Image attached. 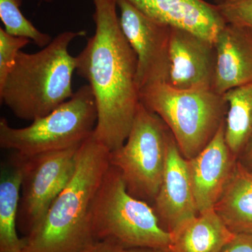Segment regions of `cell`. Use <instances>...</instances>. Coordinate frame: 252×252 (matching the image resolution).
I'll return each mask as SVG.
<instances>
[{
    "label": "cell",
    "mask_w": 252,
    "mask_h": 252,
    "mask_svg": "<svg viewBox=\"0 0 252 252\" xmlns=\"http://www.w3.org/2000/svg\"><path fill=\"white\" fill-rule=\"evenodd\" d=\"M95 32L76 56V72L95 99L94 138L110 152L125 143L140 103L137 57L123 32L116 0H93Z\"/></svg>",
    "instance_id": "obj_1"
},
{
    "label": "cell",
    "mask_w": 252,
    "mask_h": 252,
    "mask_svg": "<svg viewBox=\"0 0 252 252\" xmlns=\"http://www.w3.org/2000/svg\"><path fill=\"white\" fill-rule=\"evenodd\" d=\"M109 157L110 151L94 134L79 146L72 177L39 224L23 237V252H83L96 243L91 211Z\"/></svg>",
    "instance_id": "obj_2"
},
{
    "label": "cell",
    "mask_w": 252,
    "mask_h": 252,
    "mask_svg": "<svg viewBox=\"0 0 252 252\" xmlns=\"http://www.w3.org/2000/svg\"><path fill=\"white\" fill-rule=\"evenodd\" d=\"M85 35V31H64L37 52L20 51L0 84L1 103L18 119L32 122L70 99L77 64L69 47L76 38Z\"/></svg>",
    "instance_id": "obj_3"
},
{
    "label": "cell",
    "mask_w": 252,
    "mask_h": 252,
    "mask_svg": "<svg viewBox=\"0 0 252 252\" xmlns=\"http://www.w3.org/2000/svg\"><path fill=\"white\" fill-rule=\"evenodd\" d=\"M91 226L96 243L171 250V233L162 228L153 207L132 196L120 171L111 165L94 198Z\"/></svg>",
    "instance_id": "obj_4"
},
{
    "label": "cell",
    "mask_w": 252,
    "mask_h": 252,
    "mask_svg": "<svg viewBox=\"0 0 252 252\" xmlns=\"http://www.w3.org/2000/svg\"><path fill=\"white\" fill-rule=\"evenodd\" d=\"M140 99L168 127L187 160L210 143L225 122L228 110L223 94L212 88L181 90L158 83L141 89Z\"/></svg>",
    "instance_id": "obj_5"
},
{
    "label": "cell",
    "mask_w": 252,
    "mask_h": 252,
    "mask_svg": "<svg viewBox=\"0 0 252 252\" xmlns=\"http://www.w3.org/2000/svg\"><path fill=\"white\" fill-rule=\"evenodd\" d=\"M97 121L95 99L88 84L27 127H11L4 118H1L0 147L23 157L79 147L94 134Z\"/></svg>",
    "instance_id": "obj_6"
},
{
    "label": "cell",
    "mask_w": 252,
    "mask_h": 252,
    "mask_svg": "<svg viewBox=\"0 0 252 252\" xmlns=\"http://www.w3.org/2000/svg\"><path fill=\"white\" fill-rule=\"evenodd\" d=\"M170 131L155 113L140 103L125 143L110 152L129 193L154 201L161 184Z\"/></svg>",
    "instance_id": "obj_7"
},
{
    "label": "cell",
    "mask_w": 252,
    "mask_h": 252,
    "mask_svg": "<svg viewBox=\"0 0 252 252\" xmlns=\"http://www.w3.org/2000/svg\"><path fill=\"white\" fill-rule=\"evenodd\" d=\"M79 147L32 157L15 152L22 169L17 225L26 236L39 224L72 177Z\"/></svg>",
    "instance_id": "obj_8"
},
{
    "label": "cell",
    "mask_w": 252,
    "mask_h": 252,
    "mask_svg": "<svg viewBox=\"0 0 252 252\" xmlns=\"http://www.w3.org/2000/svg\"><path fill=\"white\" fill-rule=\"evenodd\" d=\"M116 1L123 32L137 57L139 92L147 86L167 83L170 26L146 16L127 0Z\"/></svg>",
    "instance_id": "obj_9"
},
{
    "label": "cell",
    "mask_w": 252,
    "mask_h": 252,
    "mask_svg": "<svg viewBox=\"0 0 252 252\" xmlns=\"http://www.w3.org/2000/svg\"><path fill=\"white\" fill-rule=\"evenodd\" d=\"M154 203L160 225L172 235L198 215L187 160L181 153L171 132L162 182Z\"/></svg>",
    "instance_id": "obj_10"
},
{
    "label": "cell",
    "mask_w": 252,
    "mask_h": 252,
    "mask_svg": "<svg viewBox=\"0 0 252 252\" xmlns=\"http://www.w3.org/2000/svg\"><path fill=\"white\" fill-rule=\"evenodd\" d=\"M167 84L181 90L212 88L216 69L215 44L187 30L170 27Z\"/></svg>",
    "instance_id": "obj_11"
},
{
    "label": "cell",
    "mask_w": 252,
    "mask_h": 252,
    "mask_svg": "<svg viewBox=\"0 0 252 252\" xmlns=\"http://www.w3.org/2000/svg\"><path fill=\"white\" fill-rule=\"evenodd\" d=\"M238 159L225 142L224 122L210 143L196 157L187 160L198 214L215 207L233 174Z\"/></svg>",
    "instance_id": "obj_12"
},
{
    "label": "cell",
    "mask_w": 252,
    "mask_h": 252,
    "mask_svg": "<svg viewBox=\"0 0 252 252\" xmlns=\"http://www.w3.org/2000/svg\"><path fill=\"white\" fill-rule=\"evenodd\" d=\"M154 21L182 28L215 44L225 23L216 4L205 0H127Z\"/></svg>",
    "instance_id": "obj_13"
},
{
    "label": "cell",
    "mask_w": 252,
    "mask_h": 252,
    "mask_svg": "<svg viewBox=\"0 0 252 252\" xmlns=\"http://www.w3.org/2000/svg\"><path fill=\"white\" fill-rule=\"evenodd\" d=\"M213 89L223 94L252 82V30L226 23L217 35Z\"/></svg>",
    "instance_id": "obj_14"
},
{
    "label": "cell",
    "mask_w": 252,
    "mask_h": 252,
    "mask_svg": "<svg viewBox=\"0 0 252 252\" xmlns=\"http://www.w3.org/2000/svg\"><path fill=\"white\" fill-rule=\"evenodd\" d=\"M22 169L17 154L1 165L0 173V252H23L24 238L17 233Z\"/></svg>",
    "instance_id": "obj_15"
},
{
    "label": "cell",
    "mask_w": 252,
    "mask_h": 252,
    "mask_svg": "<svg viewBox=\"0 0 252 252\" xmlns=\"http://www.w3.org/2000/svg\"><path fill=\"white\" fill-rule=\"evenodd\" d=\"M215 208L200 212L172 236V252H220L235 238Z\"/></svg>",
    "instance_id": "obj_16"
},
{
    "label": "cell",
    "mask_w": 252,
    "mask_h": 252,
    "mask_svg": "<svg viewBox=\"0 0 252 252\" xmlns=\"http://www.w3.org/2000/svg\"><path fill=\"white\" fill-rule=\"evenodd\" d=\"M215 211L235 234H252V173L237 160Z\"/></svg>",
    "instance_id": "obj_17"
},
{
    "label": "cell",
    "mask_w": 252,
    "mask_h": 252,
    "mask_svg": "<svg viewBox=\"0 0 252 252\" xmlns=\"http://www.w3.org/2000/svg\"><path fill=\"white\" fill-rule=\"evenodd\" d=\"M228 105L225 120V139L237 158L252 136V82L223 94Z\"/></svg>",
    "instance_id": "obj_18"
},
{
    "label": "cell",
    "mask_w": 252,
    "mask_h": 252,
    "mask_svg": "<svg viewBox=\"0 0 252 252\" xmlns=\"http://www.w3.org/2000/svg\"><path fill=\"white\" fill-rule=\"evenodd\" d=\"M23 0H0V18L8 34L27 38L39 47H45L51 36L37 29L21 12Z\"/></svg>",
    "instance_id": "obj_19"
},
{
    "label": "cell",
    "mask_w": 252,
    "mask_h": 252,
    "mask_svg": "<svg viewBox=\"0 0 252 252\" xmlns=\"http://www.w3.org/2000/svg\"><path fill=\"white\" fill-rule=\"evenodd\" d=\"M30 42L27 38L11 35L0 28V84L7 77L20 51Z\"/></svg>",
    "instance_id": "obj_20"
},
{
    "label": "cell",
    "mask_w": 252,
    "mask_h": 252,
    "mask_svg": "<svg viewBox=\"0 0 252 252\" xmlns=\"http://www.w3.org/2000/svg\"><path fill=\"white\" fill-rule=\"evenodd\" d=\"M216 5L225 23L252 30V0H231Z\"/></svg>",
    "instance_id": "obj_21"
},
{
    "label": "cell",
    "mask_w": 252,
    "mask_h": 252,
    "mask_svg": "<svg viewBox=\"0 0 252 252\" xmlns=\"http://www.w3.org/2000/svg\"><path fill=\"white\" fill-rule=\"evenodd\" d=\"M83 252H172V250L146 248H125L104 242H97Z\"/></svg>",
    "instance_id": "obj_22"
},
{
    "label": "cell",
    "mask_w": 252,
    "mask_h": 252,
    "mask_svg": "<svg viewBox=\"0 0 252 252\" xmlns=\"http://www.w3.org/2000/svg\"><path fill=\"white\" fill-rule=\"evenodd\" d=\"M220 252H252V234L240 233L227 244Z\"/></svg>",
    "instance_id": "obj_23"
},
{
    "label": "cell",
    "mask_w": 252,
    "mask_h": 252,
    "mask_svg": "<svg viewBox=\"0 0 252 252\" xmlns=\"http://www.w3.org/2000/svg\"><path fill=\"white\" fill-rule=\"evenodd\" d=\"M238 160L252 173V136L239 156Z\"/></svg>",
    "instance_id": "obj_24"
},
{
    "label": "cell",
    "mask_w": 252,
    "mask_h": 252,
    "mask_svg": "<svg viewBox=\"0 0 252 252\" xmlns=\"http://www.w3.org/2000/svg\"><path fill=\"white\" fill-rule=\"evenodd\" d=\"M215 1V4H220L223 3L228 2V1H231V0H214Z\"/></svg>",
    "instance_id": "obj_25"
},
{
    "label": "cell",
    "mask_w": 252,
    "mask_h": 252,
    "mask_svg": "<svg viewBox=\"0 0 252 252\" xmlns=\"http://www.w3.org/2000/svg\"><path fill=\"white\" fill-rule=\"evenodd\" d=\"M41 1H44V2H51V1H54V0H40Z\"/></svg>",
    "instance_id": "obj_26"
}]
</instances>
